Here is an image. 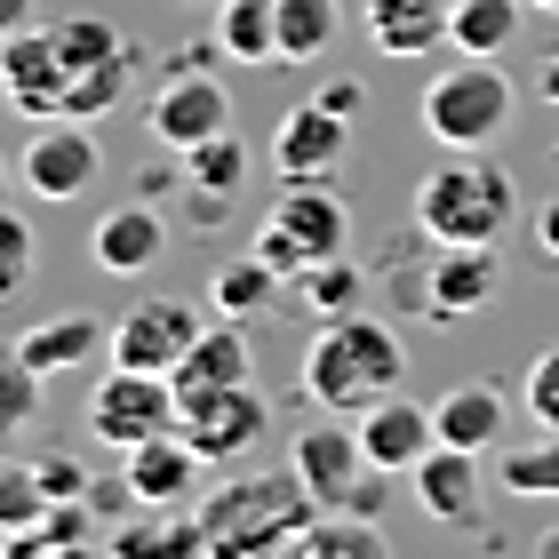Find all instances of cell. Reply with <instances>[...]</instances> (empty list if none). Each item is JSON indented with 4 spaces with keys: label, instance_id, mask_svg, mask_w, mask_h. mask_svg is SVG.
<instances>
[{
    "label": "cell",
    "instance_id": "25",
    "mask_svg": "<svg viewBox=\"0 0 559 559\" xmlns=\"http://www.w3.org/2000/svg\"><path fill=\"white\" fill-rule=\"evenodd\" d=\"M280 559H392V544H384V527L376 520H352V512H320L304 536L280 551Z\"/></svg>",
    "mask_w": 559,
    "mask_h": 559
},
{
    "label": "cell",
    "instance_id": "34",
    "mask_svg": "<svg viewBox=\"0 0 559 559\" xmlns=\"http://www.w3.org/2000/svg\"><path fill=\"white\" fill-rule=\"evenodd\" d=\"M48 520V488L33 464H16V455H0V536H16V527H40Z\"/></svg>",
    "mask_w": 559,
    "mask_h": 559
},
{
    "label": "cell",
    "instance_id": "47",
    "mask_svg": "<svg viewBox=\"0 0 559 559\" xmlns=\"http://www.w3.org/2000/svg\"><path fill=\"white\" fill-rule=\"evenodd\" d=\"M527 9H559V0H527Z\"/></svg>",
    "mask_w": 559,
    "mask_h": 559
},
{
    "label": "cell",
    "instance_id": "24",
    "mask_svg": "<svg viewBox=\"0 0 559 559\" xmlns=\"http://www.w3.org/2000/svg\"><path fill=\"white\" fill-rule=\"evenodd\" d=\"M527 24V0H455L448 16V48L455 57H503Z\"/></svg>",
    "mask_w": 559,
    "mask_h": 559
},
{
    "label": "cell",
    "instance_id": "31",
    "mask_svg": "<svg viewBox=\"0 0 559 559\" xmlns=\"http://www.w3.org/2000/svg\"><path fill=\"white\" fill-rule=\"evenodd\" d=\"M496 488H503V496H559V431L503 448V455H496Z\"/></svg>",
    "mask_w": 559,
    "mask_h": 559
},
{
    "label": "cell",
    "instance_id": "10",
    "mask_svg": "<svg viewBox=\"0 0 559 559\" xmlns=\"http://www.w3.org/2000/svg\"><path fill=\"white\" fill-rule=\"evenodd\" d=\"M344 152H352V120L328 112L312 96V105H296L272 129V176H280V185H336Z\"/></svg>",
    "mask_w": 559,
    "mask_h": 559
},
{
    "label": "cell",
    "instance_id": "16",
    "mask_svg": "<svg viewBox=\"0 0 559 559\" xmlns=\"http://www.w3.org/2000/svg\"><path fill=\"white\" fill-rule=\"evenodd\" d=\"M408 479H416V503L440 527H455V536H472V527H479V455L472 448H448L440 440Z\"/></svg>",
    "mask_w": 559,
    "mask_h": 559
},
{
    "label": "cell",
    "instance_id": "20",
    "mask_svg": "<svg viewBox=\"0 0 559 559\" xmlns=\"http://www.w3.org/2000/svg\"><path fill=\"white\" fill-rule=\"evenodd\" d=\"M431 424H440L448 448L496 455V448H503V424H512V400H503L496 384H455L448 400H431Z\"/></svg>",
    "mask_w": 559,
    "mask_h": 559
},
{
    "label": "cell",
    "instance_id": "15",
    "mask_svg": "<svg viewBox=\"0 0 559 559\" xmlns=\"http://www.w3.org/2000/svg\"><path fill=\"white\" fill-rule=\"evenodd\" d=\"M160 248H168V224L152 200H120V209L96 216V233H88V264L96 272H112V280H136L160 264Z\"/></svg>",
    "mask_w": 559,
    "mask_h": 559
},
{
    "label": "cell",
    "instance_id": "43",
    "mask_svg": "<svg viewBox=\"0 0 559 559\" xmlns=\"http://www.w3.org/2000/svg\"><path fill=\"white\" fill-rule=\"evenodd\" d=\"M24 24H40V9H33V0H0V40H9V33H24Z\"/></svg>",
    "mask_w": 559,
    "mask_h": 559
},
{
    "label": "cell",
    "instance_id": "6",
    "mask_svg": "<svg viewBox=\"0 0 559 559\" xmlns=\"http://www.w3.org/2000/svg\"><path fill=\"white\" fill-rule=\"evenodd\" d=\"M264 392L257 384H192V392H176V431L200 448V464H240L248 448L264 440Z\"/></svg>",
    "mask_w": 559,
    "mask_h": 559
},
{
    "label": "cell",
    "instance_id": "27",
    "mask_svg": "<svg viewBox=\"0 0 559 559\" xmlns=\"http://www.w3.org/2000/svg\"><path fill=\"white\" fill-rule=\"evenodd\" d=\"M272 24H280V57L288 64H320L328 40L344 33V9L336 0H272Z\"/></svg>",
    "mask_w": 559,
    "mask_h": 559
},
{
    "label": "cell",
    "instance_id": "5",
    "mask_svg": "<svg viewBox=\"0 0 559 559\" xmlns=\"http://www.w3.org/2000/svg\"><path fill=\"white\" fill-rule=\"evenodd\" d=\"M288 472L312 488L320 512H352V520H376V512H384V479H392V472H376L368 448H360V431H344L336 416H312V424L296 431Z\"/></svg>",
    "mask_w": 559,
    "mask_h": 559
},
{
    "label": "cell",
    "instance_id": "36",
    "mask_svg": "<svg viewBox=\"0 0 559 559\" xmlns=\"http://www.w3.org/2000/svg\"><path fill=\"white\" fill-rule=\"evenodd\" d=\"M0 559H112V544H96V536H48V527H16V536H0Z\"/></svg>",
    "mask_w": 559,
    "mask_h": 559
},
{
    "label": "cell",
    "instance_id": "33",
    "mask_svg": "<svg viewBox=\"0 0 559 559\" xmlns=\"http://www.w3.org/2000/svg\"><path fill=\"white\" fill-rule=\"evenodd\" d=\"M360 288H368V280H360V264H352V257H320L312 272H304V280H296V296H304V304H312V320H336V312H360Z\"/></svg>",
    "mask_w": 559,
    "mask_h": 559
},
{
    "label": "cell",
    "instance_id": "28",
    "mask_svg": "<svg viewBox=\"0 0 559 559\" xmlns=\"http://www.w3.org/2000/svg\"><path fill=\"white\" fill-rule=\"evenodd\" d=\"M272 288H280V272L248 248V257H233V264H216V280H209V312L216 320H257L264 304H272Z\"/></svg>",
    "mask_w": 559,
    "mask_h": 559
},
{
    "label": "cell",
    "instance_id": "22",
    "mask_svg": "<svg viewBox=\"0 0 559 559\" xmlns=\"http://www.w3.org/2000/svg\"><path fill=\"white\" fill-rule=\"evenodd\" d=\"M168 384H176V392H192V384H257V344H248V320L200 328V344L176 360Z\"/></svg>",
    "mask_w": 559,
    "mask_h": 559
},
{
    "label": "cell",
    "instance_id": "12",
    "mask_svg": "<svg viewBox=\"0 0 559 559\" xmlns=\"http://www.w3.org/2000/svg\"><path fill=\"white\" fill-rule=\"evenodd\" d=\"M64 88H72V72L57 57V40H48V24H24V33L0 40V96L24 120H64Z\"/></svg>",
    "mask_w": 559,
    "mask_h": 559
},
{
    "label": "cell",
    "instance_id": "30",
    "mask_svg": "<svg viewBox=\"0 0 559 559\" xmlns=\"http://www.w3.org/2000/svg\"><path fill=\"white\" fill-rule=\"evenodd\" d=\"M40 384H48V376L24 360L16 344L0 352V455H9L24 431H33V416H40Z\"/></svg>",
    "mask_w": 559,
    "mask_h": 559
},
{
    "label": "cell",
    "instance_id": "35",
    "mask_svg": "<svg viewBox=\"0 0 559 559\" xmlns=\"http://www.w3.org/2000/svg\"><path fill=\"white\" fill-rule=\"evenodd\" d=\"M129 72H136V48H129V57H112V64H96V72H72V88H64V112H72V120H96V112H112L120 96H129Z\"/></svg>",
    "mask_w": 559,
    "mask_h": 559
},
{
    "label": "cell",
    "instance_id": "29",
    "mask_svg": "<svg viewBox=\"0 0 559 559\" xmlns=\"http://www.w3.org/2000/svg\"><path fill=\"white\" fill-rule=\"evenodd\" d=\"M216 48H224L233 64H264V57H280L272 0H216Z\"/></svg>",
    "mask_w": 559,
    "mask_h": 559
},
{
    "label": "cell",
    "instance_id": "14",
    "mask_svg": "<svg viewBox=\"0 0 559 559\" xmlns=\"http://www.w3.org/2000/svg\"><path fill=\"white\" fill-rule=\"evenodd\" d=\"M216 464H200V448L185 440V431H160V440H144L120 455V488H129V503H200V479H209Z\"/></svg>",
    "mask_w": 559,
    "mask_h": 559
},
{
    "label": "cell",
    "instance_id": "21",
    "mask_svg": "<svg viewBox=\"0 0 559 559\" xmlns=\"http://www.w3.org/2000/svg\"><path fill=\"white\" fill-rule=\"evenodd\" d=\"M368 40L384 48V57H431V48L448 40V16L455 0H368Z\"/></svg>",
    "mask_w": 559,
    "mask_h": 559
},
{
    "label": "cell",
    "instance_id": "17",
    "mask_svg": "<svg viewBox=\"0 0 559 559\" xmlns=\"http://www.w3.org/2000/svg\"><path fill=\"white\" fill-rule=\"evenodd\" d=\"M264 224H280L304 257H344V233H352V209H344V192L336 185H280V200H272V216Z\"/></svg>",
    "mask_w": 559,
    "mask_h": 559
},
{
    "label": "cell",
    "instance_id": "8",
    "mask_svg": "<svg viewBox=\"0 0 559 559\" xmlns=\"http://www.w3.org/2000/svg\"><path fill=\"white\" fill-rule=\"evenodd\" d=\"M96 168H105V152H96L88 136V120H40L33 144L16 152V176H24V192L33 200H81L96 185Z\"/></svg>",
    "mask_w": 559,
    "mask_h": 559
},
{
    "label": "cell",
    "instance_id": "42",
    "mask_svg": "<svg viewBox=\"0 0 559 559\" xmlns=\"http://www.w3.org/2000/svg\"><path fill=\"white\" fill-rule=\"evenodd\" d=\"M527 224H536V248H544V257L559 264V200H544V209L527 216Z\"/></svg>",
    "mask_w": 559,
    "mask_h": 559
},
{
    "label": "cell",
    "instance_id": "44",
    "mask_svg": "<svg viewBox=\"0 0 559 559\" xmlns=\"http://www.w3.org/2000/svg\"><path fill=\"white\" fill-rule=\"evenodd\" d=\"M536 96H544V105H559V57L544 64V81H536Z\"/></svg>",
    "mask_w": 559,
    "mask_h": 559
},
{
    "label": "cell",
    "instance_id": "4",
    "mask_svg": "<svg viewBox=\"0 0 559 559\" xmlns=\"http://www.w3.org/2000/svg\"><path fill=\"white\" fill-rule=\"evenodd\" d=\"M512 112H520V96H512L496 57H455L440 81L424 88V136L440 152H488L512 129Z\"/></svg>",
    "mask_w": 559,
    "mask_h": 559
},
{
    "label": "cell",
    "instance_id": "48",
    "mask_svg": "<svg viewBox=\"0 0 559 559\" xmlns=\"http://www.w3.org/2000/svg\"><path fill=\"white\" fill-rule=\"evenodd\" d=\"M200 9H216V0H200Z\"/></svg>",
    "mask_w": 559,
    "mask_h": 559
},
{
    "label": "cell",
    "instance_id": "19",
    "mask_svg": "<svg viewBox=\"0 0 559 559\" xmlns=\"http://www.w3.org/2000/svg\"><path fill=\"white\" fill-rule=\"evenodd\" d=\"M105 544H112V559H209L192 503H144V512L129 527H112Z\"/></svg>",
    "mask_w": 559,
    "mask_h": 559
},
{
    "label": "cell",
    "instance_id": "40",
    "mask_svg": "<svg viewBox=\"0 0 559 559\" xmlns=\"http://www.w3.org/2000/svg\"><path fill=\"white\" fill-rule=\"evenodd\" d=\"M257 257H264V264H272L280 280H288V288H296L304 272H312V257H304V248H296L288 233H280V224H264V233H257Z\"/></svg>",
    "mask_w": 559,
    "mask_h": 559
},
{
    "label": "cell",
    "instance_id": "1",
    "mask_svg": "<svg viewBox=\"0 0 559 559\" xmlns=\"http://www.w3.org/2000/svg\"><path fill=\"white\" fill-rule=\"evenodd\" d=\"M192 512H200L209 559H280L320 520V503H312V488H304L296 472H240V479L200 488Z\"/></svg>",
    "mask_w": 559,
    "mask_h": 559
},
{
    "label": "cell",
    "instance_id": "37",
    "mask_svg": "<svg viewBox=\"0 0 559 559\" xmlns=\"http://www.w3.org/2000/svg\"><path fill=\"white\" fill-rule=\"evenodd\" d=\"M24 280H33V224L0 200V304H9Z\"/></svg>",
    "mask_w": 559,
    "mask_h": 559
},
{
    "label": "cell",
    "instance_id": "3",
    "mask_svg": "<svg viewBox=\"0 0 559 559\" xmlns=\"http://www.w3.org/2000/svg\"><path fill=\"white\" fill-rule=\"evenodd\" d=\"M520 216V185L512 168L488 160V152H448L440 168L416 185V233L431 248H455V240H503Z\"/></svg>",
    "mask_w": 559,
    "mask_h": 559
},
{
    "label": "cell",
    "instance_id": "39",
    "mask_svg": "<svg viewBox=\"0 0 559 559\" xmlns=\"http://www.w3.org/2000/svg\"><path fill=\"white\" fill-rule=\"evenodd\" d=\"M40 488H48V503H81L88 496V472H81V455H40Z\"/></svg>",
    "mask_w": 559,
    "mask_h": 559
},
{
    "label": "cell",
    "instance_id": "13",
    "mask_svg": "<svg viewBox=\"0 0 559 559\" xmlns=\"http://www.w3.org/2000/svg\"><path fill=\"white\" fill-rule=\"evenodd\" d=\"M360 448L376 472H416L431 448H440V424H431V400H408V392H384L360 408Z\"/></svg>",
    "mask_w": 559,
    "mask_h": 559
},
{
    "label": "cell",
    "instance_id": "9",
    "mask_svg": "<svg viewBox=\"0 0 559 559\" xmlns=\"http://www.w3.org/2000/svg\"><path fill=\"white\" fill-rule=\"evenodd\" d=\"M200 320L185 296H144V304H129V320L112 328V368H152V376H176V360L200 344Z\"/></svg>",
    "mask_w": 559,
    "mask_h": 559
},
{
    "label": "cell",
    "instance_id": "38",
    "mask_svg": "<svg viewBox=\"0 0 559 559\" xmlns=\"http://www.w3.org/2000/svg\"><path fill=\"white\" fill-rule=\"evenodd\" d=\"M520 400H527V416H536L544 431H559V344H544L536 360H527V384H520Z\"/></svg>",
    "mask_w": 559,
    "mask_h": 559
},
{
    "label": "cell",
    "instance_id": "32",
    "mask_svg": "<svg viewBox=\"0 0 559 559\" xmlns=\"http://www.w3.org/2000/svg\"><path fill=\"white\" fill-rule=\"evenodd\" d=\"M48 40H57L64 72H96V64H112V57H129V48H136V40H120L105 16H64V24H48Z\"/></svg>",
    "mask_w": 559,
    "mask_h": 559
},
{
    "label": "cell",
    "instance_id": "2",
    "mask_svg": "<svg viewBox=\"0 0 559 559\" xmlns=\"http://www.w3.org/2000/svg\"><path fill=\"white\" fill-rule=\"evenodd\" d=\"M400 384H408V344L368 312L320 320L312 344H304V400L320 416H360L368 400H384Z\"/></svg>",
    "mask_w": 559,
    "mask_h": 559
},
{
    "label": "cell",
    "instance_id": "46",
    "mask_svg": "<svg viewBox=\"0 0 559 559\" xmlns=\"http://www.w3.org/2000/svg\"><path fill=\"white\" fill-rule=\"evenodd\" d=\"M0 200H9V160H0Z\"/></svg>",
    "mask_w": 559,
    "mask_h": 559
},
{
    "label": "cell",
    "instance_id": "7",
    "mask_svg": "<svg viewBox=\"0 0 559 559\" xmlns=\"http://www.w3.org/2000/svg\"><path fill=\"white\" fill-rule=\"evenodd\" d=\"M176 431V384L152 368H112L105 384L88 392V440H105L112 455H129L144 440Z\"/></svg>",
    "mask_w": 559,
    "mask_h": 559
},
{
    "label": "cell",
    "instance_id": "41",
    "mask_svg": "<svg viewBox=\"0 0 559 559\" xmlns=\"http://www.w3.org/2000/svg\"><path fill=\"white\" fill-rule=\"evenodd\" d=\"M320 105L352 120V112H360V81H352V72H336V81H328V88H320Z\"/></svg>",
    "mask_w": 559,
    "mask_h": 559
},
{
    "label": "cell",
    "instance_id": "11",
    "mask_svg": "<svg viewBox=\"0 0 559 559\" xmlns=\"http://www.w3.org/2000/svg\"><path fill=\"white\" fill-rule=\"evenodd\" d=\"M144 129H152V144L192 152V144H209V136L233 129V96H224L216 72H176V81L144 105Z\"/></svg>",
    "mask_w": 559,
    "mask_h": 559
},
{
    "label": "cell",
    "instance_id": "26",
    "mask_svg": "<svg viewBox=\"0 0 559 559\" xmlns=\"http://www.w3.org/2000/svg\"><path fill=\"white\" fill-rule=\"evenodd\" d=\"M185 185H192V200H200V209H224V200H233L240 185H248V144L233 136V129H224V136H209V144H192L185 152Z\"/></svg>",
    "mask_w": 559,
    "mask_h": 559
},
{
    "label": "cell",
    "instance_id": "23",
    "mask_svg": "<svg viewBox=\"0 0 559 559\" xmlns=\"http://www.w3.org/2000/svg\"><path fill=\"white\" fill-rule=\"evenodd\" d=\"M96 344H112V328L105 320H88V312H48V320H33L16 336V352L33 360L40 376H64V368H81Z\"/></svg>",
    "mask_w": 559,
    "mask_h": 559
},
{
    "label": "cell",
    "instance_id": "18",
    "mask_svg": "<svg viewBox=\"0 0 559 559\" xmlns=\"http://www.w3.org/2000/svg\"><path fill=\"white\" fill-rule=\"evenodd\" d=\"M488 296H496V248H488V240H455V248L431 257L424 304H431L440 320H464V312H479Z\"/></svg>",
    "mask_w": 559,
    "mask_h": 559
},
{
    "label": "cell",
    "instance_id": "45",
    "mask_svg": "<svg viewBox=\"0 0 559 559\" xmlns=\"http://www.w3.org/2000/svg\"><path fill=\"white\" fill-rule=\"evenodd\" d=\"M536 559H559V527H544V536H536Z\"/></svg>",
    "mask_w": 559,
    "mask_h": 559
}]
</instances>
